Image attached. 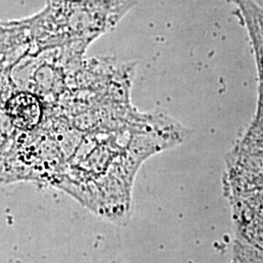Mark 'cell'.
<instances>
[{
    "instance_id": "obj_2",
    "label": "cell",
    "mask_w": 263,
    "mask_h": 263,
    "mask_svg": "<svg viewBox=\"0 0 263 263\" xmlns=\"http://www.w3.org/2000/svg\"><path fill=\"white\" fill-rule=\"evenodd\" d=\"M7 113L13 124L25 130L34 128L41 119V106L33 95L20 93L11 98Z\"/></svg>"
},
{
    "instance_id": "obj_1",
    "label": "cell",
    "mask_w": 263,
    "mask_h": 263,
    "mask_svg": "<svg viewBox=\"0 0 263 263\" xmlns=\"http://www.w3.org/2000/svg\"><path fill=\"white\" fill-rule=\"evenodd\" d=\"M240 12L254 47L258 70V108L256 117H263V9L251 0H232Z\"/></svg>"
}]
</instances>
